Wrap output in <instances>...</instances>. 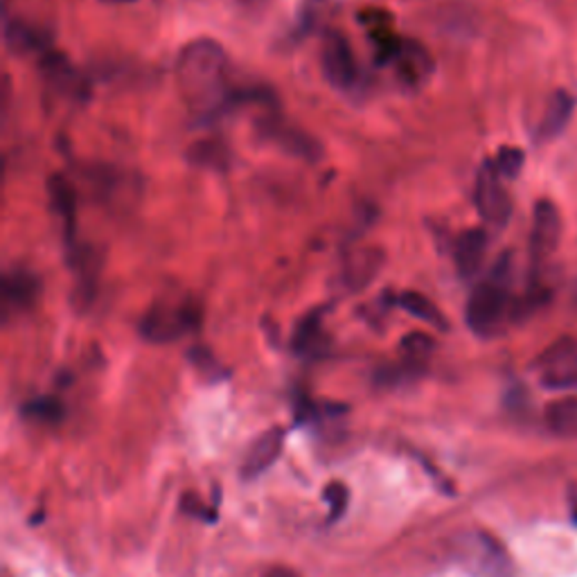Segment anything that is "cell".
Segmentation results:
<instances>
[{
  "instance_id": "obj_1",
  "label": "cell",
  "mask_w": 577,
  "mask_h": 577,
  "mask_svg": "<svg viewBox=\"0 0 577 577\" xmlns=\"http://www.w3.org/2000/svg\"><path fill=\"white\" fill-rule=\"evenodd\" d=\"M176 82L185 104L199 115H214L226 109L229 98V54L214 39L188 43L176 61Z\"/></svg>"
},
{
  "instance_id": "obj_2",
  "label": "cell",
  "mask_w": 577,
  "mask_h": 577,
  "mask_svg": "<svg viewBox=\"0 0 577 577\" xmlns=\"http://www.w3.org/2000/svg\"><path fill=\"white\" fill-rule=\"evenodd\" d=\"M513 312L515 305L510 298V255L505 253L498 257L489 277L483 280L472 292L465 307V321L474 334L492 336Z\"/></svg>"
},
{
  "instance_id": "obj_3",
  "label": "cell",
  "mask_w": 577,
  "mask_h": 577,
  "mask_svg": "<svg viewBox=\"0 0 577 577\" xmlns=\"http://www.w3.org/2000/svg\"><path fill=\"white\" fill-rule=\"evenodd\" d=\"M203 310L199 298L159 301L140 321V336L150 343H172L201 327Z\"/></svg>"
},
{
  "instance_id": "obj_4",
  "label": "cell",
  "mask_w": 577,
  "mask_h": 577,
  "mask_svg": "<svg viewBox=\"0 0 577 577\" xmlns=\"http://www.w3.org/2000/svg\"><path fill=\"white\" fill-rule=\"evenodd\" d=\"M539 382L550 391H568L577 386V338L561 336L550 343L535 361Z\"/></svg>"
},
{
  "instance_id": "obj_5",
  "label": "cell",
  "mask_w": 577,
  "mask_h": 577,
  "mask_svg": "<svg viewBox=\"0 0 577 577\" xmlns=\"http://www.w3.org/2000/svg\"><path fill=\"white\" fill-rule=\"evenodd\" d=\"M500 174L494 165V161H485L476 176V190H474V203L483 222L496 229H503L513 216V201L510 194L505 192L500 183Z\"/></svg>"
},
{
  "instance_id": "obj_6",
  "label": "cell",
  "mask_w": 577,
  "mask_h": 577,
  "mask_svg": "<svg viewBox=\"0 0 577 577\" xmlns=\"http://www.w3.org/2000/svg\"><path fill=\"white\" fill-rule=\"evenodd\" d=\"M262 138L273 142L284 154L301 159L305 163H318L323 159V144L307 131L284 122L280 115L271 113L257 122Z\"/></svg>"
},
{
  "instance_id": "obj_7",
  "label": "cell",
  "mask_w": 577,
  "mask_h": 577,
  "mask_svg": "<svg viewBox=\"0 0 577 577\" xmlns=\"http://www.w3.org/2000/svg\"><path fill=\"white\" fill-rule=\"evenodd\" d=\"M321 63H323V75L334 89L347 91L358 82V68H356L352 45L341 32H327L323 37Z\"/></svg>"
},
{
  "instance_id": "obj_8",
  "label": "cell",
  "mask_w": 577,
  "mask_h": 577,
  "mask_svg": "<svg viewBox=\"0 0 577 577\" xmlns=\"http://www.w3.org/2000/svg\"><path fill=\"white\" fill-rule=\"evenodd\" d=\"M70 266L75 271V288H72V305L80 312L89 310L95 301L98 284H100V273L104 264V253L102 249L95 246H70Z\"/></svg>"
},
{
  "instance_id": "obj_9",
  "label": "cell",
  "mask_w": 577,
  "mask_h": 577,
  "mask_svg": "<svg viewBox=\"0 0 577 577\" xmlns=\"http://www.w3.org/2000/svg\"><path fill=\"white\" fill-rule=\"evenodd\" d=\"M561 237V216L553 201H539L533 214V231H530V255L535 262L548 260L559 244Z\"/></svg>"
},
{
  "instance_id": "obj_10",
  "label": "cell",
  "mask_w": 577,
  "mask_h": 577,
  "mask_svg": "<svg viewBox=\"0 0 577 577\" xmlns=\"http://www.w3.org/2000/svg\"><path fill=\"white\" fill-rule=\"evenodd\" d=\"M41 70L45 80L52 84V89H57L61 95L72 98V100H87L91 95L89 82L84 80L82 72L68 61L65 54L50 50L41 57Z\"/></svg>"
},
{
  "instance_id": "obj_11",
  "label": "cell",
  "mask_w": 577,
  "mask_h": 577,
  "mask_svg": "<svg viewBox=\"0 0 577 577\" xmlns=\"http://www.w3.org/2000/svg\"><path fill=\"white\" fill-rule=\"evenodd\" d=\"M41 298V280L28 269H12L3 275L0 284V301H3V314L28 312Z\"/></svg>"
},
{
  "instance_id": "obj_12",
  "label": "cell",
  "mask_w": 577,
  "mask_h": 577,
  "mask_svg": "<svg viewBox=\"0 0 577 577\" xmlns=\"http://www.w3.org/2000/svg\"><path fill=\"white\" fill-rule=\"evenodd\" d=\"M384 251L377 246H364L352 251L343 262V284L350 292H361L375 282L384 269Z\"/></svg>"
},
{
  "instance_id": "obj_13",
  "label": "cell",
  "mask_w": 577,
  "mask_h": 577,
  "mask_svg": "<svg viewBox=\"0 0 577 577\" xmlns=\"http://www.w3.org/2000/svg\"><path fill=\"white\" fill-rule=\"evenodd\" d=\"M48 196L54 214L59 216L63 237L68 246H75V229H78V192L63 174H52L48 179Z\"/></svg>"
},
{
  "instance_id": "obj_14",
  "label": "cell",
  "mask_w": 577,
  "mask_h": 577,
  "mask_svg": "<svg viewBox=\"0 0 577 577\" xmlns=\"http://www.w3.org/2000/svg\"><path fill=\"white\" fill-rule=\"evenodd\" d=\"M397 78L402 80V84L417 89L422 87L431 75H433V57L428 54V50L411 39H404V45L397 54V59L393 61Z\"/></svg>"
},
{
  "instance_id": "obj_15",
  "label": "cell",
  "mask_w": 577,
  "mask_h": 577,
  "mask_svg": "<svg viewBox=\"0 0 577 577\" xmlns=\"http://www.w3.org/2000/svg\"><path fill=\"white\" fill-rule=\"evenodd\" d=\"M487 251V235L483 229H469L454 242V264L460 277L469 280L478 273Z\"/></svg>"
},
{
  "instance_id": "obj_16",
  "label": "cell",
  "mask_w": 577,
  "mask_h": 577,
  "mask_svg": "<svg viewBox=\"0 0 577 577\" xmlns=\"http://www.w3.org/2000/svg\"><path fill=\"white\" fill-rule=\"evenodd\" d=\"M6 45L14 52V54H34L39 52L41 57L45 52H50L52 48V37L28 23V21H21V19H14V21H8L6 23Z\"/></svg>"
},
{
  "instance_id": "obj_17",
  "label": "cell",
  "mask_w": 577,
  "mask_h": 577,
  "mask_svg": "<svg viewBox=\"0 0 577 577\" xmlns=\"http://www.w3.org/2000/svg\"><path fill=\"white\" fill-rule=\"evenodd\" d=\"M282 443H284V431L282 428H269L266 433L253 443L244 465H242V474L244 478H257L260 474H264L280 456L282 452Z\"/></svg>"
},
{
  "instance_id": "obj_18",
  "label": "cell",
  "mask_w": 577,
  "mask_h": 577,
  "mask_svg": "<svg viewBox=\"0 0 577 577\" xmlns=\"http://www.w3.org/2000/svg\"><path fill=\"white\" fill-rule=\"evenodd\" d=\"M185 159L194 168H203V170H212V172H226V170H231V163H233L231 150L216 138H205V140H196L194 144H190Z\"/></svg>"
},
{
  "instance_id": "obj_19",
  "label": "cell",
  "mask_w": 577,
  "mask_h": 577,
  "mask_svg": "<svg viewBox=\"0 0 577 577\" xmlns=\"http://www.w3.org/2000/svg\"><path fill=\"white\" fill-rule=\"evenodd\" d=\"M393 303H395L399 310H404L406 314H411L413 318H417V321H422V323H426V325H431V327H436V330H441V332H447V330H449V321H447V316L443 314V310H441L436 303H431V301H428L424 294H419V292H399V294H395Z\"/></svg>"
},
{
  "instance_id": "obj_20",
  "label": "cell",
  "mask_w": 577,
  "mask_h": 577,
  "mask_svg": "<svg viewBox=\"0 0 577 577\" xmlns=\"http://www.w3.org/2000/svg\"><path fill=\"white\" fill-rule=\"evenodd\" d=\"M573 98L566 93V91H557L553 93L550 102H548V109L544 113V120H541V126H539V138H555L564 131V126L568 124L570 115H573Z\"/></svg>"
},
{
  "instance_id": "obj_21",
  "label": "cell",
  "mask_w": 577,
  "mask_h": 577,
  "mask_svg": "<svg viewBox=\"0 0 577 577\" xmlns=\"http://www.w3.org/2000/svg\"><path fill=\"white\" fill-rule=\"evenodd\" d=\"M546 424L564 438H577V397H564L546 408Z\"/></svg>"
},
{
  "instance_id": "obj_22",
  "label": "cell",
  "mask_w": 577,
  "mask_h": 577,
  "mask_svg": "<svg viewBox=\"0 0 577 577\" xmlns=\"http://www.w3.org/2000/svg\"><path fill=\"white\" fill-rule=\"evenodd\" d=\"M323 310L310 312L296 327L294 338H292V347L298 354H310L314 352L321 343H323Z\"/></svg>"
},
{
  "instance_id": "obj_23",
  "label": "cell",
  "mask_w": 577,
  "mask_h": 577,
  "mask_svg": "<svg viewBox=\"0 0 577 577\" xmlns=\"http://www.w3.org/2000/svg\"><path fill=\"white\" fill-rule=\"evenodd\" d=\"M23 415L32 417V419H39V422H48V424H57L63 419L65 415V406L57 399V397H37L32 402H28L23 406Z\"/></svg>"
},
{
  "instance_id": "obj_24",
  "label": "cell",
  "mask_w": 577,
  "mask_h": 577,
  "mask_svg": "<svg viewBox=\"0 0 577 577\" xmlns=\"http://www.w3.org/2000/svg\"><path fill=\"white\" fill-rule=\"evenodd\" d=\"M524 163H526V154L519 148H500L494 159L498 174L505 179H517L519 172L524 170Z\"/></svg>"
},
{
  "instance_id": "obj_25",
  "label": "cell",
  "mask_w": 577,
  "mask_h": 577,
  "mask_svg": "<svg viewBox=\"0 0 577 577\" xmlns=\"http://www.w3.org/2000/svg\"><path fill=\"white\" fill-rule=\"evenodd\" d=\"M399 347H402L406 361H411V364L422 366L424 358H426V356L431 354V350H433V338L426 336V334H422V332H413V334H408V336L402 338V345H399Z\"/></svg>"
},
{
  "instance_id": "obj_26",
  "label": "cell",
  "mask_w": 577,
  "mask_h": 577,
  "mask_svg": "<svg viewBox=\"0 0 577 577\" xmlns=\"http://www.w3.org/2000/svg\"><path fill=\"white\" fill-rule=\"evenodd\" d=\"M323 498H325L327 505H330V517H327L330 524L336 522V519H341V517L345 515L350 494H347V487H345L343 483H330V485L325 487V492H323Z\"/></svg>"
},
{
  "instance_id": "obj_27",
  "label": "cell",
  "mask_w": 577,
  "mask_h": 577,
  "mask_svg": "<svg viewBox=\"0 0 577 577\" xmlns=\"http://www.w3.org/2000/svg\"><path fill=\"white\" fill-rule=\"evenodd\" d=\"M188 356H190V361H192L196 371H201L205 375H212V377L220 375V364H216V358L212 356V352L205 345L192 347Z\"/></svg>"
},
{
  "instance_id": "obj_28",
  "label": "cell",
  "mask_w": 577,
  "mask_h": 577,
  "mask_svg": "<svg viewBox=\"0 0 577 577\" xmlns=\"http://www.w3.org/2000/svg\"><path fill=\"white\" fill-rule=\"evenodd\" d=\"M181 510L190 517H196V519H203L207 524H214L216 522V513L214 508H205V505L194 496V494H185L181 498Z\"/></svg>"
},
{
  "instance_id": "obj_29",
  "label": "cell",
  "mask_w": 577,
  "mask_h": 577,
  "mask_svg": "<svg viewBox=\"0 0 577 577\" xmlns=\"http://www.w3.org/2000/svg\"><path fill=\"white\" fill-rule=\"evenodd\" d=\"M264 577H301L296 570H292V568H284V566H275V568H271V570H266L264 573Z\"/></svg>"
},
{
  "instance_id": "obj_30",
  "label": "cell",
  "mask_w": 577,
  "mask_h": 577,
  "mask_svg": "<svg viewBox=\"0 0 577 577\" xmlns=\"http://www.w3.org/2000/svg\"><path fill=\"white\" fill-rule=\"evenodd\" d=\"M568 503H570V517H573V524L577 526V485H575V487H570Z\"/></svg>"
},
{
  "instance_id": "obj_31",
  "label": "cell",
  "mask_w": 577,
  "mask_h": 577,
  "mask_svg": "<svg viewBox=\"0 0 577 577\" xmlns=\"http://www.w3.org/2000/svg\"><path fill=\"white\" fill-rule=\"evenodd\" d=\"M102 3H107V6H131V3H138V0H102Z\"/></svg>"
},
{
  "instance_id": "obj_32",
  "label": "cell",
  "mask_w": 577,
  "mask_h": 577,
  "mask_svg": "<svg viewBox=\"0 0 577 577\" xmlns=\"http://www.w3.org/2000/svg\"><path fill=\"white\" fill-rule=\"evenodd\" d=\"M240 3L246 6V8H260V6L264 3V0H240Z\"/></svg>"
}]
</instances>
